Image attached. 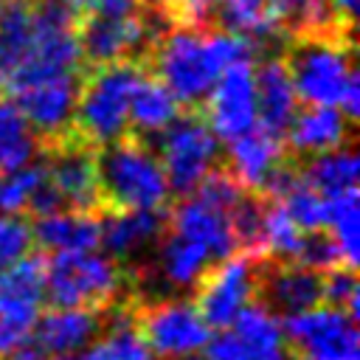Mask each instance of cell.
<instances>
[{"mask_svg":"<svg viewBox=\"0 0 360 360\" xmlns=\"http://www.w3.org/2000/svg\"><path fill=\"white\" fill-rule=\"evenodd\" d=\"M169 217V231L183 233L194 242H200L214 262L236 253V236L231 228V217L225 208L208 202L205 197H200L197 191L180 197V202L166 214Z\"/></svg>","mask_w":360,"mask_h":360,"instance_id":"16","label":"cell"},{"mask_svg":"<svg viewBox=\"0 0 360 360\" xmlns=\"http://www.w3.org/2000/svg\"><path fill=\"white\" fill-rule=\"evenodd\" d=\"M208 360H292L281 318L267 304H248L231 326L208 338Z\"/></svg>","mask_w":360,"mask_h":360,"instance_id":"10","label":"cell"},{"mask_svg":"<svg viewBox=\"0 0 360 360\" xmlns=\"http://www.w3.org/2000/svg\"><path fill=\"white\" fill-rule=\"evenodd\" d=\"M357 188L352 191H343L338 197H326V228L338 253H340V262L346 267H357V242H360V228H357Z\"/></svg>","mask_w":360,"mask_h":360,"instance_id":"32","label":"cell"},{"mask_svg":"<svg viewBox=\"0 0 360 360\" xmlns=\"http://www.w3.org/2000/svg\"><path fill=\"white\" fill-rule=\"evenodd\" d=\"M321 284H323V301L321 304L343 309L352 318H357V276H354V267L338 264V267L321 273Z\"/></svg>","mask_w":360,"mask_h":360,"instance_id":"38","label":"cell"},{"mask_svg":"<svg viewBox=\"0 0 360 360\" xmlns=\"http://www.w3.org/2000/svg\"><path fill=\"white\" fill-rule=\"evenodd\" d=\"M42 138L31 129L11 98H0V172L20 169L39 158Z\"/></svg>","mask_w":360,"mask_h":360,"instance_id":"30","label":"cell"},{"mask_svg":"<svg viewBox=\"0 0 360 360\" xmlns=\"http://www.w3.org/2000/svg\"><path fill=\"white\" fill-rule=\"evenodd\" d=\"M298 172H301V180L309 188H315L318 194L338 197L343 191L357 188L360 163H357L354 149L346 143V146H338V149H329V152L309 155V160L301 163Z\"/></svg>","mask_w":360,"mask_h":360,"instance_id":"28","label":"cell"},{"mask_svg":"<svg viewBox=\"0 0 360 360\" xmlns=\"http://www.w3.org/2000/svg\"><path fill=\"white\" fill-rule=\"evenodd\" d=\"M267 14L278 34L292 39L352 31V25L335 11L332 0H267Z\"/></svg>","mask_w":360,"mask_h":360,"instance_id":"24","label":"cell"},{"mask_svg":"<svg viewBox=\"0 0 360 360\" xmlns=\"http://www.w3.org/2000/svg\"><path fill=\"white\" fill-rule=\"evenodd\" d=\"M180 110L183 107L169 93V87L158 76H152V73L143 70L141 79L132 87L127 121L132 124V129L138 132V138H155L158 132H163L180 115Z\"/></svg>","mask_w":360,"mask_h":360,"instance_id":"25","label":"cell"},{"mask_svg":"<svg viewBox=\"0 0 360 360\" xmlns=\"http://www.w3.org/2000/svg\"><path fill=\"white\" fill-rule=\"evenodd\" d=\"M169 225L160 208H104L98 214V248L112 259H129L155 245Z\"/></svg>","mask_w":360,"mask_h":360,"instance_id":"17","label":"cell"},{"mask_svg":"<svg viewBox=\"0 0 360 360\" xmlns=\"http://www.w3.org/2000/svg\"><path fill=\"white\" fill-rule=\"evenodd\" d=\"M6 3H28V0H0V6H6Z\"/></svg>","mask_w":360,"mask_h":360,"instance_id":"44","label":"cell"},{"mask_svg":"<svg viewBox=\"0 0 360 360\" xmlns=\"http://www.w3.org/2000/svg\"><path fill=\"white\" fill-rule=\"evenodd\" d=\"M264 304L281 318V315H295L304 309H312L323 301V284L321 273L292 264V262H262V276H259V292Z\"/></svg>","mask_w":360,"mask_h":360,"instance_id":"18","label":"cell"},{"mask_svg":"<svg viewBox=\"0 0 360 360\" xmlns=\"http://www.w3.org/2000/svg\"><path fill=\"white\" fill-rule=\"evenodd\" d=\"M118 287V262L96 248L45 256V301L51 307L104 309L115 298Z\"/></svg>","mask_w":360,"mask_h":360,"instance_id":"5","label":"cell"},{"mask_svg":"<svg viewBox=\"0 0 360 360\" xmlns=\"http://www.w3.org/2000/svg\"><path fill=\"white\" fill-rule=\"evenodd\" d=\"M287 73L304 104L338 107L349 121L360 112V76L354 70L352 31L315 34L292 39L287 51Z\"/></svg>","mask_w":360,"mask_h":360,"instance_id":"2","label":"cell"},{"mask_svg":"<svg viewBox=\"0 0 360 360\" xmlns=\"http://www.w3.org/2000/svg\"><path fill=\"white\" fill-rule=\"evenodd\" d=\"M281 332L290 349L315 360L357 357V318L343 309L318 304L312 309L281 315Z\"/></svg>","mask_w":360,"mask_h":360,"instance_id":"9","label":"cell"},{"mask_svg":"<svg viewBox=\"0 0 360 360\" xmlns=\"http://www.w3.org/2000/svg\"><path fill=\"white\" fill-rule=\"evenodd\" d=\"M155 146L169 191L177 197L191 194L219 160V138L197 110L180 112L163 132L155 135Z\"/></svg>","mask_w":360,"mask_h":360,"instance_id":"6","label":"cell"},{"mask_svg":"<svg viewBox=\"0 0 360 360\" xmlns=\"http://www.w3.org/2000/svg\"><path fill=\"white\" fill-rule=\"evenodd\" d=\"M287 160L284 141L259 124L245 135L228 141V166L225 172L248 191H264L270 174Z\"/></svg>","mask_w":360,"mask_h":360,"instance_id":"19","label":"cell"},{"mask_svg":"<svg viewBox=\"0 0 360 360\" xmlns=\"http://www.w3.org/2000/svg\"><path fill=\"white\" fill-rule=\"evenodd\" d=\"M354 360H357V357H354Z\"/></svg>","mask_w":360,"mask_h":360,"instance_id":"45","label":"cell"},{"mask_svg":"<svg viewBox=\"0 0 360 360\" xmlns=\"http://www.w3.org/2000/svg\"><path fill=\"white\" fill-rule=\"evenodd\" d=\"M31 236L39 250L62 253V250H93L98 248V214L96 211H53L45 217H34Z\"/></svg>","mask_w":360,"mask_h":360,"instance_id":"23","label":"cell"},{"mask_svg":"<svg viewBox=\"0 0 360 360\" xmlns=\"http://www.w3.org/2000/svg\"><path fill=\"white\" fill-rule=\"evenodd\" d=\"M155 39L158 37H152V28L143 11L127 14V17L79 14V22H76L82 65H90V68L138 59L141 51H152Z\"/></svg>","mask_w":360,"mask_h":360,"instance_id":"11","label":"cell"},{"mask_svg":"<svg viewBox=\"0 0 360 360\" xmlns=\"http://www.w3.org/2000/svg\"><path fill=\"white\" fill-rule=\"evenodd\" d=\"M152 76H158L180 107L197 110L217 76L233 62H253L256 45L225 28L177 25L152 45Z\"/></svg>","mask_w":360,"mask_h":360,"instance_id":"1","label":"cell"},{"mask_svg":"<svg viewBox=\"0 0 360 360\" xmlns=\"http://www.w3.org/2000/svg\"><path fill=\"white\" fill-rule=\"evenodd\" d=\"M31 250H34L31 222H25L17 214H0V276Z\"/></svg>","mask_w":360,"mask_h":360,"instance_id":"37","label":"cell"},{"mask_svg":"<svg viewBox=\"0 0 360 360\" xmlns=\"http://www.w3.org/2000/svg\"><path fill=\"white\" fill-rule=\"evenodd\" d=\"M28 3L0 6V82L8 79L20 65H25L34 51V25Z\"/></svg>","mask_w":360,"mask_h":360,"instance_id":"31","label":"cell"},{"mask_svg":"<svg viewBox=\"0 0 360 360\" xmlns=\"http://www.w3.org/2000/svg\"><path fill=\"white\" fill-rule=\"evenodd\" d=\"M96 180L104 208H163L172 194L158 155L138 135L98 146Z\"/></svg>","mask_w":360,"mask_h":360,"instance_id":"3","label":"cell"},{"mask_svg":"<svg viewBox=\"0 0 360 360\" xmlns=\"http://www.w3.org/2000/svg\"><path fill=\"white\" fill-rule=\"evenodd\" d=\"M101 338L87 346V360H155V352L141 335L138 312L112 309L110 318H101Z\"/></svg>","mask_w":360,"mask_h":360,"instance_id":"26","label":"cell"},{"mask_svg":"<svg viewBox=\"0 0 360 360\" xmlns=\"http://www.w3.org/2000/svg\"><path fill=\"white\" fill-rule=\"evenodd\" d=\"M141 73L143 68L135 59L93 68V73H87V79L79 87L73 124H70L73 135L93 149L127 135L129 96Z\"/></svg>","mask_w":360,"mask_h":360,"instance_id":"4","label":"cell"},{"mask_svg":"<svg viewBox=\"0 0 360 360\" xmlns=\"http://www.w3.org/2000/svg\"><path fill=\"white\" fill-rule=\"evenodd\" d=\"M332 6H335V11L340 14V20L352 25V20H354V14H357V0H332Z\"/></svg>","mask_w":360,"mask_h":360,"instance_id":"40","label":"cell"},{"mask_svg":"<svg viewBox=\"0 0 360 360\" xmlns=\"http://www.w3.org/2000/svg\"><path fill=\"white\" fill-rule=\"evenodd\" d=\"M292 264H301V267H309L315 273H326L340 262V253L329 236V231H304L301 233V242H298V250L292 256Z\"/></svg>","mask_w":360,"mask_h":360,"instance_id":"36","label":"cell"},{"mask_svg":"<svg viewBox=\"0 0 360 360\" xmlns=\"http://www.w3.org/2000/svg\"><path fill=\"white\" fill-rule=\"evenodd\" d=\"M352 124L354 121H349L338 107L307 104L292 115L281 141L295 155H318V152L346 146L352 138Z\"/></svg>","mask_w":360,"mask_h":360,"instance_id":"21","label":"cell"},{"mask_svg":"<svg viewBox=\"0 0 360 360\" xmlns=\"http://www.w3.org/2000/svg\"><path fill=\"white\" fill-rule=\"evenodd\" d=\"M138 326L158 357L200 352L211 338V329L197 307L183 298H169L146 307L143 312H138Z\"/></svg>","mask_w":360,"mask_h":360,"instance_id":"14","label":"cell"},{"mask_svg":"<svg viewBox=\"0 0 360 360\" xmlns=\"http://www.w3.org/2000/svg\"><path fill=\"white\" fill-rule=\"evenodd\" d=\"M211 6H214V20L225 31L250 39L256 51H262L267 42L281 37L267 14V0H211Z\"/></svg>","mask_w":360,"mask_h":360,"instance_id":"29","label":"cell"},{"mask_svg":"<svg viewBox=\"0 0 360 360\" xmlns=\"http://www.w3.org/2000/svg\"><path fill=\"white\" fill-rule=\"evenodd\" d=\"M65 3H68V6H70L76 14H82V11H87V6H90L93 0H65Z\"/></svg>","mask_w":360,"mask_h":360,"instance_id":"41","label":"cell"},{"mask_svg":"<svg viewBox=\"0 0 360 360\" xmlns=\"http://www.w3.org/2000/svg\"><path fill=\"white\" fill-rule=\"evenodd\" d=\"M45 304V253L31 250L0 276V354L31 335Z\"/></svg>","mask_w":360,"mask_h":360,"instance_id":"8","label":"cell"},{"mask_svg":"<svg viewBox=\"0 0 360 360\" xmlns=\"http://www.w3.org/2000/svg\"><path fill=\"white\" fill-rule=\"evenodd\" d=\"M45 177H48V169L42 155L20 169L0 172V214H17V217L28 214L31 197L45 183Z\"/></svg>","mask_w":360,"mask_h":360,"instance_id":"34","label":"cell"},{"mask_svg":"<svg viewBox=\"0 0 360 360\" xmlns=\"http://www.w3.org/2000/svg\"><path fill=\"white\" fill-rule=\"evenodd\" d=\"M45 158L48 180L59 191L62 202L70 211H96L101 208L98 180H96V149L76 135H62L51 141Z\"/></svg>","mask_w":360,"mask_h":360,"instance_id":"15","label":"cell"},{"mask_svg":"<svg viewBox=\"0 0 360 360\" xmlns=\"http://www.w3.org/2000/svg\"><path fill=\"white\" fill-rule=\"evenodd\" d=\"M253 76H256V124L284 138V129L298 112V96L284 59L278 56L264 59L259 70H253Z\"/></svg>","mask_w":360,"mask_h":360,"instance_id":"22","label":"cell"},{"mask_svg":"<svg viewBox=\"0 0 360 360\" xmlns=\"http://www.w3.org/2000/svg\"><path fill=\"white\" fill-rule=\"evenodd\" d=\"M53 360H87V357H79V354H65V357H53Z\"/></svg>","mask_w":360,"mask_h":360,"instance_id":"43","label":"cell"},{"mask_svg":"<svg viewBox=\"0 0 360 360\" xmlns=\"http://www.w3.org/2000/svg\"><path fill=\"white\" fill-rule=\"evenodd\" d=\"M82 87V70H68L56 76H45L11 93V101L20 107L31 129L45 141H56L68 135L73 124V110Z\"/></svg>","mask_w":360,"mask_h":360,"instance_id":"12","label":"cell"},{"mask_svg":"<svg viewBox=\"0 0 360 360\" xmlns=\"http://www.w3.org/2000/svg\"><path fill=\"white\" fill-rule=\"evenodd\" d=\"M3 360H53L42 343L34 338V335H25L20 343H14L8 352H3Z\"/></svg>","mask_w":360,"mask_h":360,"instance_id":"39","label":"cell"},{"mask_svg":"<svg viewBox=\"0 0 360 360\" xmlns=\"http://www.w3.org/2000/svg\"><path fill=\"white\" fill-rule=\"evenodd\" d=\"M281 205L287 208L290 219L301 231H321V228H326V197L318 194L315 188H309L304 180H298L281 197Z\"/></svg>","mask_w":360,"mask_h":360,"instance_id":"35","label":"cell"},{"mask_svg":"<svg viewBox=\"0 0 360 360\" xmlns=\"http://www.w3.org/2000/svg\"><path fill=\"white\" fill-rule=\"evenodd\" d=\"M205 124L219 141H233L256 127V76L253 62H233L225 68L205 101Z\"/></svg>","mask_w":360,"mask_h":360,"instance_id":"13","label":"cell"},{"mask_svg":"<svg viewBox=\"0 0 360 360\" xmlns=\"http://www.w3.org/2000/svg\"><path fill=\"white\" fill-rule=\"evenodd\" d=\"M301 228L290 219L287 208L281 200H264V214H262V250L264 256H273L278 262H292L298 242H301Z\"/></svg>","mask_w":360,"mask_h":360,"instance_id":"33","label":"cell"},{"mask_svg":"<svg viewBox=\"0 0 360 360\" xmlns=\"http://www.w3.org/2000/svg\"><path fill=\"white\" fill-rule=\"evenodd\" d=\"M211 264H214V259L200 242H194L183 233H174L169 228L163 231L160 245H158V270L169 287H174V290L194 287Z\"/></svg>","mask_w":360,"mask_h":360,"instance_id":"27","label":"cell"},{"mask_svg":"<svg viewBox=\"0 0 360 360\" xmlns=\"http://www.w3.org/2000/svg\"><path fill=\"white\" fill-rule=\"evenodd\" d=\"M267 256L236 250L219 262H214L200 281L194 284V307L208 323V329H225L233 318L256 298L262 262Z\"/></svg>","mask_w":360,"mask_h":360,"instance_id":"7","label":"cell"},{"mask_svg":"<svg viewBox=\"0 0 360 360\" xmlns=\"http://www.w3.org/2000/svg\"><path fill=\"white\" fill-rule=\"evenodd\" d=\"M101 332V312L87 307H51L39 312L31 335L51 357L76 354L90 346Z\"/></svg>","mask_w":360,"mask_h":360,"instance_id":"20","label":"cell"},{"mask_svg":"<svg viewBox=\"0 0 360 360\" xmlns=\"http://www.w3.org/2000/svg\"><path fill=\"white\" fill-rule=\"evenodd\" d=\"M169 360H208V354H200V352H191V354H177V357H169Z\"/></svg>","mask_w":360,"mask_h":360,"instance_id":"42","label":"cell"}]
</instances>
